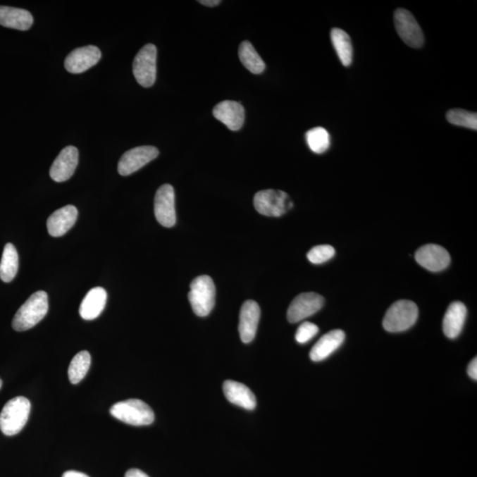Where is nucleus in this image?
<instances>
[{
  "label": "nucleus",
  "mask_w": 477,
  "mask_h": 477,
  "mask_svg": "<svg viewBox=\"0 0 477 477\" xmlns=\"http://www.w3.org/2000/svg\"><path fill=\"white\" fill-rule=\"evenodd\" d=\"M306 141L309 149L316 154H322L330 148V137L323 128H315L306 134Z\"/></svg>",
  "instance_id": "27"
},
{
  "label": "nucleus",
  "mask_w": 477,
  "mask_h": 477,
  "mask_svg": "<svg viewBox=\"0 0 477 477\" xmlns=\"http://www.w3.org/2000/svg\"><path fill=\"white\" fill-rule=\"evenodd\" d=\"M330 38L341 63L344 67H349L353 62L354 54L350 37L342 30L333 29L330 32Z\"/></svg>",
  "instance_id": "23"
},
{
  "label": "nucleus",
  "mask_w": 477,
  "mask_h": 477,
  "mask_svg": "<svg viewBox=\"0 0 477 477\" xmlns=\"http://www.w3.org/2000/svg\"><path fill=\"white\" fill-rule=\"evenodd\" d=\"M395 24L397 32L406 44L412 48L423 47V30L412 13L406 9H397L395 13Z\"/></svg>",
  "instance_id": "8"
},
{
  "label": "nucleus",
  "mask_w": 477,
  "mask_h": 477,
  "mask_svg": "<svg viewBox=\"0 0 477 477\" xmlns=\"http://www.w3.org/2000/svg\"><path fill=\"white\" fill-rule=\"evenodd\" d=\"M90 364H92V357L88 351L79 352L73 358L68 368V378L72 384H78L85 378L87 372L89 370Z\"/></svg>",
  "instance_id": "26"
},
{
  "label": "nucleus",
  "mask_w": 477,
  "mask_h": 477,
  "mask_svg": "<svg viewBox=\"0 0 477 477\" xmlns=\"http://www.w3.org/2000/svg\"><path fill=\"white\" fill-rule=\"evenodd\" d=\"M325 304V299L316 292H304L294 299L287 311V320L292 323L316 314Z\"/></svg>",
  "instance_id": "9"
},
{
  "label": "nucleus",
  "mask_w": 477,
  "mask_h": 477,
  "mask_svg": "<svg viewBox=\"0 0 477 477\" xmlns=\"http://www.w3.org/2000/svg\"><path fill=\"white\" fill-rule=\"evenodd\" d=\"M159 155V149L153 146H140L125 152L118 162V173L128 176L154 160Z\"/></svg>",
  "instance_id": "10"
},
{
  "label": "nucleus",
  "mask_w": 477,
  "mask_h": 477,
  "mask_svg": "<svg viewBox=\"0 0 477 477\" xmlns=\"http://www.w3.org/2000/svg\"><path fill=\"white\" fill-rule=\"evenodd\" d=\"M32 15L25 9L0 6V25L25 31L33 25Z\"/></svg>",
  "instance_id": "22"
},
{
  "label": "nucleus",
  "mask_w": 477,
  "mask_h": 477,
  "mask_svg": "<svg viewBox=\"0 0 477 477\" xmlns=\"http://www.w3.org/2000/svg\"><path fill=\"white\" fill-rule=\"evenodd\" d=\"M101 56L99 48L94 45L75 49L66 58L65 68L71 74H82L99 63Z\"/></svg>",
  "instance_id": "12"
},
{
  "label": "nucleus",
  "mask_w": 477,
  "mask_h": 477,
  "mask_svg": "<svg viewBox=\"0 0 477 477\" xmlns=\"http://www.w3.org/2000/svg\"><path fill=\"white\" fill-rule=\"evenodd\" d=\"M48 295L44 291H38L30 296L16 312L13 319V328L16 332H24L37 326L48 312Z\"/></svg>",
  "instance_id": "1"
},
{
  "label": "nucleus",
  "mask_w": 477,
  "mask_h": 477,
  "mask_svg": "<svg viewBox=\"0 0 477 477\" xmlns=\"http://www.w3.org/2000/svg\"><path fill=\"white\" fill-rule=\"evenodd\" d=\"M319 332V328L315 323L305 322L302 323L295 334V340L298 343L305 344L312 340Z\"/></svg>",
  "instance_id": "30"
},
{
  "label": "nucleus",
  "mask_w": 477,
  "mask_h": 477,
  "mask_svg": "<svg viewBox=\"0 0 477 477\" xmlns=\"http://www.w3.org/2000/svg\"><path fill=\"white\" fill-rule=\"evenodd\" d=\"M226 399L236 406L248 410H253L256 406V399L249 388L242 383L226 380L223 385Z\"/></svg>",
  "instance_id": "18"
},
{
  "label": "nucleus",
  "mask_w": 477,
  "mask_h": 477,
  "mask_svg": "<svg viewBox=\"0 0 477 477\" xmlns=\"http://www.w3.org/2000/svg\"><path fill=\"white\" fill-rule=\"evenodd\" d=\"M62 477H89V476L85 475V473L74 471V470H71V471L65 472L63 473V476H62Z\"/></svg>",
  "instance_id": "33"
},
{
  "label": "nucleus",
  "mask_w": 477,
  "mask_h": 477,
  "mask_svg": "<svg viewBox=\"0 0 477 477\" xmlns=\"http://www.w3.org/2000/svg\"><path fill=\"white\" fill-rule=\"evenodd\" d=\"M260 315L261 309L256 302L249 300L243 304L239 322L240 336L243 343H250L255 339Z\"/></svg>",
  "instance_id": "15"
},
{
  "label": "nucleus",
  "mask_w": 477,
  "mask_h": 477,
  "mask_svg": "<svg viewBox=\"0 0 477 477\" xmlns=\"http://www.w3.org/2000/svg\"><path fill=\"white\" fill-rule=\"evenodd\" d=\"M335 255V249L330 245H319L309 250L307 257L309 262L320 264L327 262Z\"/></svg>",
  "instance_id": "29"
},
{
  "label": "nucleus",
  "mask_w": 477,
  "mask_h": 477,
  "mask_svg": "<svg viewBox=\"0 0 477 477\" xmlns=\"http://www.w3.org/2000/svg\"><path fill=\"white\" fill-rule=\"evenodd\" d=\"M156 221L165 228H172L176 223L175 194L173 186L165 184L156 191L154 201Z\"/></svg>",
  "instance_id": "11"
},
{
  "label": "nucleus",
  "mask_w": 477,
  "mask_h": 477,
  "mask_svg": "<svg viewBox=\"0 0 477 477\" xmlns=\"http://www.w3.org/2000/svg\"><path fill=\"white\" fill-rule=\"evenodd\" d=\"M254 206L267 217H281L294 207V203L284 191L267 190L256 194Z\"/></svg>",
  "instance_id": "6"
},
{
  "label": "nucleus",
  "mask_w": 477,
  "mask_h": 477,
  "mask_svg": "<svg viewBox=\"0 0 477 477\" xmlns=\"http://www.w3.org/2000/svg\"><path fill=\"white\" fill-rule=\"evenodd\" d=\"M30 409V402L25 397L9 400L0 413V430L6 436L18 434L29 420Z\"/></svg>",
  "instance_id": "2"
},
{
  "label": "nucleus",
  "mask_w": 477,
  "mask_h": 477,
  "mask_svg": "<svg viewBox=\"0 0 477 477\" xmlns=\"http://www.w3.org/2000/svg\"><path fill=\"white\" fill-rule=\"evenodd\" d=\"M107 292L102 287H94L88 292L80 306V315L85 320L99 318L106 307Z\"/></svg>",
  "instance_id": "21"
},
{
  "label": "nucleus",
  "mask_w": 477,
  "mask_h": 477,
  "mask_svg": "<svg viewBox=\"0 0 477 477\" xmlns=\"http://www.w3.org/2000/svg\"><path fill=\"white\" fill-rule=\"evenodd\" d=\"M18 268V252L12 243H8L5 246L0 263V278L6 283H9L16 278Z\"/></svg>",
  "instance_id": "24"
},
{
  "label": "nucleus",
  "mask_w": 477,
  "mask_h": 477,
  "mask_svg": "<svg viewBox=\"0 0 477 477\" xmlns=\"http://www.w3.org/2000/svg\"><path fill=\"white\" fill-rule=\"evenodd\" d=\"M213 115L218 120L225 124L230 130H241L245 120V110L241 103L235 101H223L213 109Z\"/></svg>",
  "instance_id": "16"
},
{
  "label": "nucleus",
  "mask_w": 477,
  "mask_h": 477,
  "mask_svg": "<svg viewBox=\"0 0 477 477\" xmlns=\"http://www.w3.org/2000/svg\"><path fill=\"white\" fill-rule=\"evenodd\" d=\"M239 57L242 63L249 71L255 75H260L266 69V64L257 54L256 49L249 41L242 42L239 47Z\"/></svg>",
  "instance_id": "25"
},
{
  "label": "nucleus",
  "mask_w": 477,
  "mask_h": 477,
  "mask_svg": "<svg viewBox=\"0 0 477 477\" xmlns=\"http://www.w3.org/2000/svg\"><path fill=\"white\" fill-rule=\"evenodd\" d=\"M78 211L74 205L58 209L49 217L48 232L52 237L63 236L75 225Z\"/></svg>",
  "instance_id": "17"
},
{
  "label": "nucleus",
  "mask_w": 477,
  "mask_h": 477,
  "mask_svg": "<svg viewBox=\"0 0 477 477\" xmlns=\"http://www.w3.org/2000/svg\"><path fill=\"white\" fill-rule=\"evenodd\" d=\"M468 373L470 378L473 380H477V359L473 358L471 363L469 364L468 368Z\"/></svg>",
  "instance_id": "31"
},
{
  "label": "nucleus",
  "mask_w": 477,
  "mask_h": 477,
  "mask_svg": "<svg viewBox=\"0 0 477 477\" xmlns=\"http://www.w3.org/2000/svg\"><path fill=\"white\" fill-rule=\"evenodd\" d=\"M215 285L210 276L203 275L194 278L189 292V300L194 314L201 318L210 314L215 306Z\"/></svg>",
  "instance_id": "4"
},
{
  "label": "nucleus",
  "mask_w": 477,
  "mask_h": 477,
  "mask_svg": "<svg viewBox=\"0 0 477 477\" xmlns=\"http://www.w3.org/2000/svg\"><path fill=\"white\" fill-rule=\"evenodd\" d=\"M466 318V308L461 302H454L449 306L443 320L445 335L456 339L461 334Z\"/></svg>",
  "instance_id": "20"
},
{
  "label": "nucleus",
  "mask_w": 477,
  "mask_h": 477,
  "mask_svg": "<svg viewBox=\"0 0 477 477\" xmlns=\"http://www.w3.org/2000/svg\"><path fill=\"white\" fill-rule=\"evenodd\" d=\"M79 151L75 146L62 149L50 169V176L56 182H67L75 173L78 166Z\"/></svg>",
  "instance_id": "13"
},
{
  "label": "nucleus",
  "mask_w": 477,
  "mask_h": 477,
  "mask_svg": "<svg viewBox=\"0 0 477 477\" xmlns=\"http://www.w3.org/2000/svg\"><path fill=\"white\" fill-rule=\"evenodd\" d=\"M419 318V307L414 302L400 300L388 309L383 326L389 333H400L409 330Z\"/></svg>",
  "instance_id": "5"
},
{
  "label": "nucleus",
  "mask_w": 477,
  "mask_h": 477,
  "mask_svg": "<svg viewBox=\"0 0 477 477\" xmlns=\"http://www.w3.org/2000/svg\"><path fill=\"white\" fill-rule=\"evenodd\" d=\"M449 123L455 126L477 130V114L462 109L450 110L447 113Z\"/></svg>",
  "instance_id": "28"
},
{
  "label": "nucleus",
  "mask_w": 477,
  "mask_h": 477,
  "mask_svg": "<svg viewBox=\"0 0 477 477\" xmlns=\"http://www.w3.org/2000/svg\"><path fill=\"white\" fill-rule=\"evenodd\" d=\"M125 477H149L147 473L142 472L140 469H132L128 470Z\"/></svg>",
  "instance_id": "32"
},
{
  "label": "nucleus",
  "mask_w": 477,
  "mask_h": 477,
  "mask_svg": "<svg viewBox=\"0 0 477 477\" xmlns=\"http://www.w3.org/2000/svg\"><path fill=\"white\" fill-rule=\"evenodd\" d=\"M414 256L421 266L433 273L445 270L451 262V257L447 250L436 244L421 247L419 250H416Z\"/></svg>",
  "instance_id": "14"
},
{
  "label": "nucleus",
  "mask_w": 477,
  "mask_h": 477,
  "mask_svg": "<svg viewBox=\"0 0 477 477\" xmlns=\"http://www.w3.org/2000/svg\"><path fill=\"white\" fill-rule=\"evenodd\" d=\"M346 334L341 330H330L323 335L312 347L311 359L314 361L326 360L343 344Z\"/></svg>",
  "instance_id": "19"
},
{
  "label": "nucleus",
  "mask_w": 477,
  "mask_h": 477,
  "mask_svg": "<svg viewBox=\"0 0 477 477\" xmlns=\"http://www.w3.org/2000/svg\"><path fill=\"white\" fill-rule=\"evenodd\" d=\"M156 47L149 44L138 51L134 59L133 73L137 82L144 88H149L156 82Z\"/></svg>",
  "instance_id": "7"
},
{
  "label": "nucleus",
  "mask_w": 477,
  "mask_h": 477,
  "mask_svg": "<svg viewBox=\"0 0 477 477\" xmlns=\"http://www.w3.org/2000/svg\"><path fill=\"white\" fill-rule=\"evenodd\" d=\"M110 413L115 419L134 426H149L155 419L151 407L142 400L135 399L114 404Z\"/></svg>",
  "instance_id": "3"
},
{
  "label": "nucleus",
  "mask_w": 477,
  "mask_h": 477,
  "mask_svg": "<svg viewBox=\"0 0 477 477\" xmlns=\"http://www.w3.org/2000/svg\"><path fill=\"white\" fill-rule=\"evenodd\" d=\"M198 2L201 3L202 5L211 6V8L218 6L221 3V0H201V1Z\"/></svg>",
  "instance_id": "34"
},
{
  "label": "nucleus",
  "mask_w": 477,
  "mask_h": 477,
  "mask_svg": "<svg viewBox=\"0 0 477 477\" xmlns=\"http://www.w3.org/2000/svg\"><path fill=\"white\" fill-rule=\"evenodd\" d=\"M3 385L2 379L0 378V389H1Z\"/></svg>",
  "instance_id": "35"
}]
</instances>
